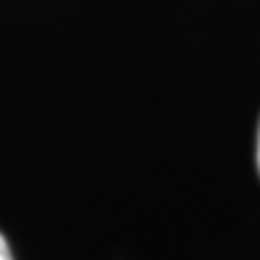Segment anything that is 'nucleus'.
Segmentation results:
<instances>
[{
  "label": "nucleus",
  "mask_w": 260,
  "mask_h": 260,
  "mask_svg": "<svg viewBox=\"0 0 260 260\" xmlns=\"http://www.w3.org/2000/svg\"><path fill=\"white\" fill-rule=\"evenodd\" d=\"M0 260H12V253H10V246L5 241V236L0 234Z\"/></svg>",
  "instance_id": "obj_1"
},
{
  "label": "nucleus",
  "mask_w": 260,
  "mask_h": 260,
  "mask_svg": "<svg viewBox=\"0 0 260 260\" xmlns=\"http://www.w3.org/2000/svg\"><path fill=\"white\" fill-rule=\"evenodd\" d=\"M258 171H260V133H258Z\"/></svg>",
  "instance_id": "obj_2"
}]
</instances>
